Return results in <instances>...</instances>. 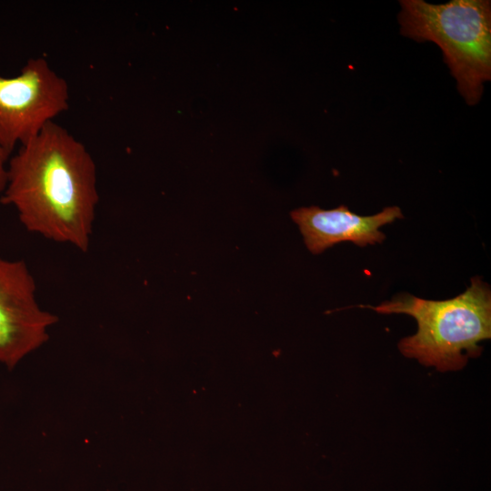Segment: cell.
<instances>
[{
  "mask_svg": "<svg viewBox=\"0 0 491 491\" xmlns=\"http://www.w3.org/2000/svg\"><path fill=\"white\" fill-rule=\"evenodd\" d=\"M0 201L15 210L28 232L85 253L99 203L95 160L81 141L51 122L11 155Z\"/></svg>",
  "mask_w": 491,
  "mask_h": 491,
  "instance_id": "obj_1",
  "label": "cell"
},
{
  "mask_svg": "<svg viewBox=\"0 0 491 491\" xmlns=\"http://www.w3.org/2000/svg\"><path fill=\"white\" fill-rule=\"evenodd\" d=\"M358 306L414 317L417 331L403 338L398 348L405 356L441 372L462 369L468 358L481 355L479 343L491 337V290L478 276L451 299L426 300L401 293L376 306Z\"/></svg>",
  "mask_w": 491,
  "mask_h": 491,
  "instance_id": "obj_2",
  "label": "cell"
},
{
  "mask_svg": "<svg viewBox=\"0 0 491 491\" xmlns=\"http://www.w3.org/2000/svg\"><path fill=\"white\" fill-rule=\"evenodd\" d=\"M400 5L401 34L436 44L461 95L469 105L477 104L484 83L491 79V2L452 0L435 5L401 0Z\"/></svg>",
  "mask_w": 491,
  "mask_h": 491,
  "instance_id": "obj_3",
  "label": "cell"
},
{
  "mask_svg": "<svg viewBox=\"0 0 491 491\" xmlns=\"http://www.w3.org/2000/svg\"><path fill=\"white\" fill-rule=\"evenodd\" d=\"M69 86L44 57L0 75V142L12 155L69 108Z\"/></svg>",
  "mask_w": 491,
  "mask_h": 491,
  "instance_id": "obj_4",
  "label": "cell"
},
{
  "mask_svg": "<svg viewBox=\"0 0 491 491\" xmlns=\"http://www.w3.org/2000/svg\"><path fill=\"white\" fill-rule=\"evenodd\" d=\"M57 321L40 307L26 263L0 256V364L12 370L48 340V328Z\"/></svg>",
  "mask_w": 491,
  "mask_h": 491,
  "instance_id": "obj_5",
  "label": "cell"
},
{
  "mask_svg": "<svg viewBox=\"0 0 491 491\" xmlns=\"http://www.w3.org/2000/svg\"><path fill=\"white\" fill-rule=\"evenodd\" d=\"M308 250L320 254L344 241L359 246L382 243L386 235L379 230L385 225L403 218L398 206L385 207L373 215H359L346 205L324 210L318 206L300 207L291 212Z\"/></svg>",
  "mask_w": 491,
  "mask_h": 491,
  "instance_id": "obj_6",
  "label": "cell"
},
{
  "mask_svg": "<svg viewBox=\"0 0 491 491\" xmlns=\"http://www.w3.org/2000/svg\"><path fill=\"white\" fill-rule=\"evenodd\" d=\"M11 154L0 142V198L4 193L7 181V164Z\"/></svg>",
  "mask_w": 491,
  "mask_h": 491,
  "instance_id": "obj_7",
  "label": "cell"
}]
</instances>
